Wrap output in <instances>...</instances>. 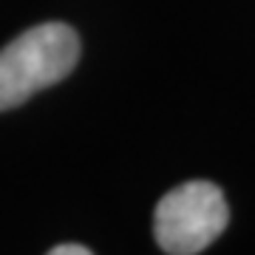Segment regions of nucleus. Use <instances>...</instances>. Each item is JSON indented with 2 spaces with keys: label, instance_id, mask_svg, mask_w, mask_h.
<instances>
[{
  "label": "nucleus",
  "instance_id": "1",
  "mask_svg": "<svg viewBox=\"0 0 255 255\" xmlns=\"http://www.w3.org/2000/svg\"><path fill=\"white\" fill-rule=\"evenodd\" d=\"M80 37L65 23H43L0 48V111L17 108L74 71Z\"/></svg>",
  "mask_w": 255,
  "mask_h": 255
},
{
  "label": "nucleus",
  "instance_id": "2",
  "mask_svg": "<svg viewBox=\"0 0 255 255\" xmlns=\"http://www.w3.org/2000/svg\"><path fill=\"white\" fill-rule=\"evenodd\" d=\"M230 207L213 182H184L164 193L153 213V236L164 253L196 255L224 233Z\"/></svg>",
  "mask_w": 255,
  "mask_h": 255
},
{
  "label": "nucleus",
  "instance_id": "3",
  "mask_svg": "<svg viewBox=\"0 0 255 255\" xmlns=\"http://www.w3.org/2000/svg\"><path fill=\"white\" fill-rule=\"evenodd\" d=\"M48 255H91V250H85V247H80V244H60Z\"/></svg>",
  "mask_w": 255,
  "mask_h": 255
}]
</instances>
